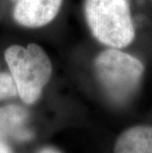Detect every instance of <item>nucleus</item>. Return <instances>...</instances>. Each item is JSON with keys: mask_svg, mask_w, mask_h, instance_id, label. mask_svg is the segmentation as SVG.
<instances>
[{"mask_svg": "<svg viewBox=\"0 0 152 153\" xmlns=\"http://www.w3.org/2000/svg\"><path fill=\"white\" fill-rule=\"evenodd\" d=\"M84 18L93 38L104 47L133 51L146 56L143 32L150 24L138 0H84Z\"/></svg>", "mask_w": 152, "mask_h": 153, "instance_id": "f257e3e1", "label": "nucleus"}, {"mask_svg": "<svg viewBox=\"0 0 152 153\" xmlns=\"http://www.w3.org/2000/svg\"><path fill=\"white\" fill-rule=\"evenodd\" d=\"M146 56L133 51L105 47L93 59V72L109 101L127 105L135 97L146 73Z\"/></svg>", "mask_w": 152, "mask_h": 153, "instance_id": "f03ea898", "label": "nucleus"}, {"mask_svg": "<svg viewBox=\"0 0 152 153\" xmlns=\"http://www.w3.org/2000/svg\"><path fill=\"white\" fill-rule=\"evenodd\" d=\"M5 60L19 96L26 104H34L40 98L53 73L48 55L39 45H16L5 51Z\"/></svg>", "mask_w": 152, "mask_h": 153, "instance_id": "7ed1b4c3", "label": "nucleus"}, {"mask_svg": "<svg viewBox=\"0 0 152 153\" xmlns=\"http://www.w3.org/2000/svg\"><path fill=\"white\" fill-rule=\"evenodd\" d=\"M62 2L63 0H17L13 16L24 27L40 28L56 17Z\"/></svg>", "mask_w": 152, "mask_h": 153, "instance_id": "20e7f679", "label": "nucleus"}, {"mask_svg": "<svg viewBox=\"0 0 152 153\" xmlns=\"http://www.w3.org/2000/svg\"><path fill=\"white\" fill-rule=\"evenodd\" d=\"M115 153H152V126L136 125L122 131L116 141Z\"/></svg>", "mask_w": 152, "mask_h": 153, "instance_id": "39448f33", "label": "nucleus"}, {"mask_svg": "<svg viewBox=\"0 0 152 153\" xmlns=\"http://www.w3.org/2000/svg\"><path fill=\"white\" fill-rule=\"evenodd\" d=\"M28 114L20 106L10 105L0 108V138L14 136L20 140L31 138V132L25 128Z\"/></svg>", "mask_w": 152, "mask_h": 153, "instance_id": "423d86ee", "label": "nucleus"}, {"mask_svg": "<svg viewBox=\"0 0 152 153\" xmlns=\"http://www.w3.org/2000/svg\"><path fill=\"white\" fill-rule=\"evenodd\" d=\"M18 94L15 81L10 73H0V100L16 96Z\"/></svg>", "mask_w": 152, "mask_h": 153, "instance_id": "0eeeda50", "label": "nucleus"}, {"mask_svg": "<svg viewBox=\"0 0 152 153\" xmlns=\"http://www.w3.org/2000/svg\"><path fill=\"white\" fill-rule=\"evenodd\" d=\"M0 153H11L10 148L2 141H0Z\"/></svg>", "mask_w": 152, "mask_h": 153, "instance_id": "6e6552de", "label": "nucleus"}, {"mask_svg": "<svg viewBox=\"0 0 152 153\" xmlns=\"http://www.w3.org/2000/svg\"><path fill=\"white\" fill-rule=\"evenodd\" d=\"M40 153H60V152L53 148H44L40 151Z\"/></svg>", "mask_w": 152, "mask_h": 153, "instance_id": "1a4fd4ad", "label": "nucleus"}, {"mask_svg": "<svg viewBox=\"0 0 152 153\" xmlns=\"http://www.w3.org/2000/svg\"><path fill=\"white\" fill-rule=\"evenodd\" d=\"M144 1L146 2V4L148 5V7H149L150 12L152 13V0H144Z\"/></svg>", "mask_w": 152, "mask_h": 153, "instance_id": "9d476101", "label": "nucleus"}]
</instances>
